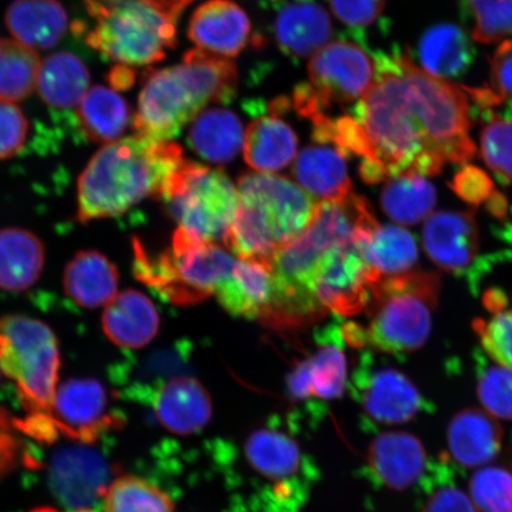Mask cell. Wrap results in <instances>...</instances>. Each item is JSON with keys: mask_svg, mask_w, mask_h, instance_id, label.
I'll list each match as a JSON object with an SVG mask.
<instances>
[{"mask_svg": "<svg viewBox=\"0 0 512 512\" xmlns=\"http://www.w3.org/2000/svg\"><path fill=\"white\" fill-rule=\"evenodd\" d=\"M375 75L352 107L350 155L361 158L364 182L402 175L434 176L475 155L471 102L464 88L416 66L411 57L374 56Z\"/></svg>", "mask_w": 512, "mask_h": 512, "instance_id": "obj_1", "label": "cell"}, {"mask_svg": "<svg viewBox=\"0 0 512 512\" xmlns=\"http://www.w3.org/2000/svg\"><path fill=\"white\" fill-rule=\"evenodd\" d=\"M377 224L361 196L317 203L309 226L273 256V298L261 322L273 329H293L322 319L326 309L316 296V280L325 255Z\"/></svg>", "mask_w": 512, "mask_h": 512, "instance_id": "obj_2", "label": "cell"}, {"mask_svg": "<svg viewBox=\"0 0 512 512\" xmlns=\"http://www.w3.org/2000/svg\"><path fill=\"white\" fill-rule=\"evenodd\" d=\"M181 147L136 134L106 144L89 160L78 182V221L123 215L146 197L158 200L183 162Z\"/></svg>", "mask_w": 512, "mask_h": 512, "instance_id": "obj_3", "label": "cell"}, {"mask_svg": "<svg viewBox=\"0 0 512 512\" xmlns=\"http://www.w3.org/2000/svg\"><path fill=\"white\" fill-rule=\"evenodd\" d=\"M238 92V68L227 57L191 49L179 66L146 76L133 128L139 136L170 142L210 102L229 104Z\"/></svg>", "mask_w": 512, "mask_h": 512, "instance_id": "obj_4", "label": "cell"}, {"mask_svg": "<svg viewBox=\"0 0 512 512\" xmlns=\"http://www.w3.org/2000/svg\"><path fill=\"white\" fill-rule=\"evenodd\" d=\"M239 207L226 246L240 260L264 262L304 232L317 203L285 177L246 174L239 179Z\"/></svg>", "mask_w": 512, "mask_h": 512, "instance_id": "obj_5", "label": "cell"}, {"mask_svg": "<svg viewBox=\"0 0 512 512\" xmlns=\"http://www.w3.org/2000/svg\"><path fill=\"white\" fill-rule=\"evenodd\" d=\"M440 291L438 274L411 271L381 278L371 288L368 325H342L352 348H375L389 354L418 350L431 334Z\"/></svg>", "mask_w": 512, "mask_h": 512, "instance_id": "obj_6", "label": "cell"}, {"mask_svg": "<svg viewBox=\"0 0 512 512\" xmlns=\"http://www.w3.org/2000/svg\"><path fill=\"white\" fill-rule=\"evenodd\" d=\"M94 18L89 47L118 64L142 67L162 61L176 46V23L159 0H85Z\"/></svg>", "mask_w": 512, "mask_h": 512, "instance_id": "obj_7", "label": "cell"}, {"mask_svg": "<svg viewBox=\"0 0 512 512\" xmlns=\"http://www.w3.org/2000/svg\"><path fill=\"white\" fill-rule=\"evenodd\" d=\"M60 366L59 342L48 325L22 315L0 318V369L16 383L29 414L53 405Z\"/></svg>", "mask_w": 512, "mask_h": 512, "instance_id": "obj_8", "label": "cell"}, {"mask_svg": "<svg viewBox=\"0 0 512 512\" xmlns=\"http://www.w3.org/2000/svg\"><path fill=\"white\" fill-rule=\"evenodd\" d=\"M194 238L226 246L239 207V191L220 170L184 159L158 197Z\"/></svg>", "mask_w": 512, "mask_h": 512, "instance_id": "obj_9", "label": "cell"}, {"mask_svg": "<svg viewBox=\"0 0 512 512\" xmlns=\"http://www.w3.org/2000/svg\"><path fill=\"white\" fill-rule=\"evenodd\" d=\"M123 425L124 416L111 407L104 386L91 379L64 382L47 413L29 414L17 421L19 431L43 445L61 437L95 444Z\"/></svg>", "mask_w": 512, "mask_h": 512, "instance_id": "obj_10", "label": "cell"}, {"mask_svg": "<svg viewBox=\"0 0 512 512\" xmlns=\"http://www.w3.org/2000/svg\"><path fill=\"white\" fill-rule=\"evenodd\" d=\"M309 81L293 91L294 110L305 119L316 120L334 105L361 99L375 75V62L360 43L339 38L312 56Z\"/></svg>", "mask_w": 512, "mask_h": 512, "instance_id": "obj_11", "label": "cell"}, {"mask_svg": "<svg viewBox=\"0 0 512 512\" xmlns=\"http://www.w3.org/2000/svg\"><path fill=\"white\" fill-rule=\"evenodd\" d=\"M243 452L256 475L272 484L277 507L293 512L304 502L313 471L302 448L290 435L277 428H259L249 434Z\"/></svg>", "mask_w": 512, "mask_h": 512, "instance_id": "obj_12", "label": "cell"}, {"mask_svg": "<svg viewBox=\"0 0 512 512\" xmlns=\"http://www.w3.org/2000/svg\"><path fill=\"white\" fill-rule=\"evenodd\" d=\"M94 444L57 448L46 463L48 488L69 512H101L114 466Z\"/></svg>", "mask_w": 512, "mask_h": 512, "instance_id": "obj_13", "label": "cell"}, {"mask_svg": "<svg viewBox=\"0 0 512 512\" xmlns=\"http://www.w3.org/2000/svg\"><path fill=\"white\" fill-rule=\"evenodd\" d=\"M166 254L191 305L214 294L238 262L216 243L198 240L181 228L176 230Z\"/></svg>", "mask_w": 512, "mask_h": 512, "instance_id": "obj_14", "label": "cell"}, {"mask_svg": "<svg viewBox=\"0 0 512 512\" xmlns=\"http://www.w3.org/2000/svg\"><path fill=\"white\" fill-rule=\"evenodd\" d=\"M137 400L149 402L159 424L177 435L200 432L213 415L208 390L189 376H175L158 382Z\"/></svg>", "mask_w": 512, "mask_h": 512, "instance_id": "obj_15", "label": "cell"}, {"mask_svg": "<svg viewBox=\"0 0 512 512\" xmlns=\"http://www.w3.org/2000/svg\"><path fill=\"white\" fill-rule=\"evenodd\" d=\"M354 384L364 412L380 424H403L420 411L418 389L401 371L360 368Z\"/></svg>", "mask_w": 512, "mask_h": 512, "instance_id": "obj_16", "label": "cell"}, {"mask_svg": "<svg viewBox=\"0 0 512 512\" xmlns=\"http://www.w3.org/2000/svg\"><path fill=\"white\" fill-rule=\"evenodd\" d=\"M188 36L198 49L233 59L252 40V24L233 0H208L192 15Z\"/></svg>", "mask_w": 512, "mask_h": 512, "instance_id": "obj_17", "label": "cell"}, {"mask_svg": "<svg viewBox=\"0 0 512 512\" xmlns=\"http://www.w3.org/2000/svg\"><path fill=\"white\" fill-rule=\"evenodd\" d=\"M332 23L319 0H285L274 19V37L283 54L299 62L330 42Z\"/></svg>", "mask_w": 512, "mask_h": 512, "instance_id": "obj_18", "label": "cell"}, {"mask_svg": "<svg viewBox=\"0 0 512 512\" xmlns=\"http://www.w3.org/2000/svg\"><path fill=\"white\" fill-rule=\"evenodd\" d=\"M422 241L428 256L443 270H465L479 247L475 216L465 211H437L427 217Z\"/></svg>", "mask_w": 512, "mask_h": 512, "instance_id": "obj_19", "label": "cell"}, {"mask_svg": "<svg viewBox=\"0 0 512 512\" xmlns=\"http://www.w3.org/2000/svg\"><path fill=\"white\" fill-rule=\"evenodd\" d=\"M368 467L377 482L394 490L413 485L424 473L427 454L418 438L406 432H387L371 443Z\"/></svg>", "mask_w": 512, "mask_h": 512, "instance_id": "obj_20", "label": "cell"}, {"mask_svg": "<svg viewBox=\"0 0 512 512\" xmlns=\"http://www.w3.org/2000/svg\"><path fill=\"white\" fill-rule=\"evenodd\" d=\"M159 324L156 306L136 290L117 294L102 315V329L107 338L125 349L145 347L158 334Z\"/></svg>", "mask_w": 512, "mask_h": 512, "instance_id": "obj_21", "label": "cell"}, {"mask_svg": "<svg viewBox=\"0 0 512 512\" xmlns=\"http://www.w3.org/2000/svg\"><path fill=\"white\" fill-rule=\"evenodd\" d=\"M347 159L336 145L315 143L299 153L293 176L310 195L341 201L352 194Z\"/></svg>", "mask_w": 512, "mask_h": 512, "instance_id": "obj_22", "label": "cell"}, {"mask_svg": "<svg viewBox=\"0 0 512 512\" xmlns=\"http://www.w3.org/2000/svg\"><path fill=\"white\" fill-rule=\"evenodd\" d=\"M215 294L230 315L260 319L273 298L271 266L259 261L240 260Z\"/></svg>", "mask_w": 512, "mask_h": 512, "instance_id": "obj_23", "label": "cell"}, {"mask_svg": "<svg viewBox=\"0 0 512 512\" xmlns=\"http://www.w3.org/2000/svg\"><path fill=\"white\" fill-rule=\"evenodd\" d=\"M5 24L19 43L34 50L56 46L68 29V16L59 0H15Z\"/></svg>", "mask_w": 512, "mask_h": 512, "instance_id": "obj_24", "label": "cell"}, {"mask_svg": "<svg viewBox=\"0 0 512 512\" xmlns=\"http://www.w3.org/2000/svg\"><path fill=\"white\" fill-rule=\"evenodd\" d=\"M119 272L98 251H82L69 261L63 275L67 296L86 309L107 305L117 296Z\"/></svg>", "mask_w": 512, "mask_h": 512, "instance_id": "obj_25", "label": "cell"}, {"mask_svg": "<svg viewBox=\"0 0 512 512\" xmlns=\"http://www.w3.org/2000/svg\"><path fill=\"white\" fill-rule=\"evenodd\" d=\"M448 447L456 462L466 467L491 462L502 448L503 432L496 418L480 409H466L451 422Z\"/></svg>", "mask_w": 512, "mask_h": 512, "instance_id": "obj_26", "label": "cell"}, {"mask_svg": "<svg viewBox=\"0 0 512 512\" xmlns=\"http://www.w3.org/2000/svg\"><path fill=\"white\" fill-rule=\"evenodd\" d=\"M297 147L296 132L279 115H260L247 128L243 155L254 170L279 171L296 157Z\"/></svg>", "mask_w": 512, "mask_h": 512, "instance_id": "obj_27", "label": "cell"}, {"mask_svg": "<svg viewBox=\"0 0 512 512\" xmlns=\"http://www.w3.org/2000/svg\"><path fill=\"white\" fill-rule=\"evenodd\" d=\"M46 249L34 233L22 228L0 230V288L21 292L34 286L44 267Z\"/></svg>", "mask_w": 512, "mask_h": 512, "instance_id": "obj_28", "label": "cell"}, {"mask_svg": "<svg viewBox=\"0 0 512 512\" xmlns=\"http://www.w3.org/2000/svg\"><path fill=\"white\" fill-rule=\"evenodd\" d=\"M475 56L470 38L453 24L434 25L418 44L422 69L440 79L459 78L472 66Z\"/></svg>", "mask_w": 512, "mask_h": 512, "instance_id": "obj_29", "label": "cell"}, {"mask_svg": "<svg viewBox=\"0 0 512 512\" xmlns=\"http://www.w3.org/2000/svg\"><path fill=\"white\" fill-rule=\"evenodd\" d=\"M76 117L89 142L106 145L121 139L130 124L131 108L113 89L94 86L79 102Z\"/></svg>", "mask_w": 512, "mask_h": 512, "instance_id": "obj_30", "label": "cell"}, {"mask_svg": "<svg viewBox=\"0 0 512 512\" xmlns=\"http://www.w3.org/2000/svg\"><path fill=\"white\" fill-rule=\"evenodd\" d=\"M188 142L191 149L208 162H232L243 146L241 120L223 108H210L194 119Z\"/></svg>", "mask_w": 512, "mask_h": 512, "instance_id": "obj_31", "label": "cell"}, {"mask_svg": "<svg viewBox=\"0 0 512 512\" xmlns=\"http://www.w3.org/2000/svg\"><path fill=\"white\" fill-rule=\"evenodd\" d=\"M89 82L88 68L78 56L56 53L41 62L36 87L47 105L64 110L79 105L89 89Z\"/></svg>", "mask_w": 512, "mask_h": 512, "instance_id": "obj_32", "label": "cell"}, {"mask_svg": "<svg viewBox=\"0 0 512 512\" xmlns=\"http://www.w3.org/2000/svg\"><path fill=\"white\" fill-rule=\"evenodd\" d=\"M315 338L319 347L309 358L312 399L330 401L341 398L348 379L342 325H325L316 331Z\"/></svg>", "mask_w": 512, "mask_h": 512, "instance_id": "obj_33", "label": "cell"}, {"mask_svg": "<svg viewBox=\"0 0 512 512\" xmlns=\"http://www.w3.org/2000/svg\"><path fill=\"white\" fill-rule=\"evenodd\" d=\"M437 191L425 176L389 178L381 194V207L396 223L413 226L433 214Z\"/></svg>", "mask_w": 512, "mask_h": 512, "instance_id": "obj_34", "label": "cell"}, {"mask_svg": "<svg viewBox=\"0 0 512 512\" xmlns=\"http://www.w3.org/2000/svg\"><path fill=\"white\" fill-rule=\"evenodd\" d=\"M368 264L380 278L413 271L418 261V245L407 229L377 224L366 248Z\"/></svg>", "mask_w": 512, "mask_h": 512, "instance_id": "obj_35", "label": "cell"}, {"mask_svg": "<svg viewBox=\"0 0 512 512\" xmlns=\"http://www.w3.org/2000/svg\"><path fill=\"white\" fill-rule=\"evenodd\" d=\"M40 66L36 50L16 40L0 42V100L28 98L37 85Z\"/></svg>", "mask_w": 512, "mask_h": 512, "instance_id": "obj_36", "label": "cell"}, {"mask_svg": "<svg viewBox=\"0 0 512 512\" xmlns=\"http://www.w3.org/2000/svg\"><path fill=\"white\" fill-rule=\"evenodd\" d=\"M488 318L477 319L475 328L480 343L492 360L512 369V298L508 300L496 290L485 294Z\"/></svg>", "mask_w": 512, "mask_h": 512, "instance_id": "obj_37", "label": "cell"}, {"mask_svg": "<svg viewBox=\"0 0 512 512\" xmlns=\"http://www.w3.org/2000/svg\"><path fill=\"white\" fill-rule=\"evenodd\" d=\"M175 503L156 484L136 476L115 479L108 488L101 512H172Z\"/></svg>", "mask_w": 512, "mask_h": 512, "instance_id": "obj_38", "label": "cell"}, {"mask_svg": "<svg viewBox=\"0 0 512 512\" xmlns=\"http://www.w3.org/2000/svg\"><path fill=\"white\" fill-rule=\"evenodd\" d=\"M490 85L465 87V92L483 113L504 107L503 115L512 117V41L505 40L491 57Z\"/></svg>", "mask_w": 512, "mask_h": 512, "instance_id": "obj_39", "label": "cell"}, {"mask_svg": "<svg viewBox=\"0 0 512 512\" xmlns=\"http://www.w3.org/2000/svg\"><path fill=\"white\" fill-rule=\"evenodd\" d=\"M462 9L473 40L490 44L512 37V0H462Z\"/></svg>", "mask_w": 512, "mask_h": 512, "instance_id": "obj_40", "label": "cell"}, {"mask_svg": "<svg viewBox=\"0 0 512 512\" xmlns=\"http://www.w3.org/2000/svg\"><path fill=\"white\" fill-rule=\"evenodd\" d=\"M483 114L480 155L498 177L512 183V117L494 112Z\"/></svg>", "mask_w": 512, "mask_h": 512, "instance_id": "obj_41", "label": "cell"}, {"mask_svg": "<svg viewBox=\"0 0 512 512\" xmlns=\"http://www.w3.org/2000/svg\"><path fill=\"white\" fill-rule=\"evenodd\" d=\"M471 497L484 512H512V471L483 467L471 479Z\"/></svg>", "mask_w": 512, "mask_h": 512, "instance_id": "obj_42", "label": "cell"}, {"mask_svg": "<svg viewBox=\"0 0 512 512\" xmlns=\"http://www.w3.org/2000/svg\"><path fill=\"white\" fill-rule=\"evenodd\" d=\"M477 392L485 412L494 418L512 419V369L501 364L486 369Z\"/></svg>", "mask_w": 512, "mask_h": 512, "instance_id": "obj_43", "label": "cell"}, {"mask_svg": "<svg viewBox=\"0 0 512 512\" xmlns=\"http://www.w3.org/2000/svg\"><path fill=\"white\" fill-rule=\"evenodd\" d=\"M29 121L14 102L0 100V159L21 152L27 143Z\"/></svg>", "mask_w": 512, "mask_h": 512, "instance_id": "obj_44", "label": "cell"}, {"mask_svg": "<svg viewBox=\"0 0 512 512\" xmlns=\"http://www.w3.org/2000/svg\"><path fill=\"white\" fill-rule=\"evenodd\" d=\"M334 15L352 30H362L382 15L386 0H326Z\"/></svg>", "mask_w": 512, "mask_h": 512, "instance_id": "obj_45", "label": "cell"}, {"mask_svg": "<svg viewBox=\"0 0 512 512\" xmlns=\"http://www.w3.org/2000/svg\"><path fill=\"white\" fill-rule=\"evenodd\" d=\"M453 189L465 201L478 204L492 195L491 179L475 166H466L454 177Z\"/></svg>", "mask_w": 512, "mask_h": 512, "instance_id": "obj_46", "label": "cell"}, {"mask_svg": "<svg viewBox=\"0 0 512 512\" xmlns=\"http://www.w3.org/2000/svg\"><path fill=\"white\" fill-rule=\"evenodd\" d=\"M422 512H479L472 497L454 486H444L433 492Z\"/></svg>", "mask_w": 512, "mask_h": 512, "instance_id": "obj_47", "label": "cell"}, {"mask_svg": "<svg viewBox=\"0 0 512 512\" xmlns=\"http://www.w3.org/2000/svg\"><path fill=\"white\" fill-rule=\"evenodd\" d=\"M287 394L294 402L312 399L309 358L294 364L287 376Z\"/></svg>", "mask_w": 512, "mask_h": 512, "instance_id": "obj_48", "label": "cell"}, {"mask_svg": "<svg viewBox=\"0 0 512 512\" xmlns=\"http://www.w3.org/2000/svg\"><path fill=\"white\" fill-rule=\"evenodd\" d=\"M19 451V441L12 434L8 415L0 411V475L15 465Z\"/></svg>", "mask_w": 512, "mask_h": 512, "instance_id": "obj_49", "label": "cell"}, {"mask_svg": "<svg viewBox=\"0 0 512 512\" xmlns=\"http://www.w3.org/2000/svg\"><path fill=\"white\" fill-rule=\"evenodd\" d=\"M134 78H136V72H134L133 68L123 66V64H118L108 75L111 85L115 89H120V91L130 88L133 85Z\"/></svg>", "mask_w": 512, "mask_h": 512, "instance_id": "obj_50", "label": "cell"}, {"mask_svg": "<svg viewBox=\"0 0 512 512\" xmlns=\"http://www.w3.org/2000/svg\"><path fill=\"white\" fill-rule=\"evenodd\" d=\"M160 3H163L166 9H168L171 14H174L177 18L181 16L182 11L187 8V6L192 2V0H159Z\"/></svg>", "mask_w": 512, "mask_h": 512, "instance_id": "obj_51", "label": "cell"}, {"mask_svg": "<svg viewBox=\"0 0 512 512\" xmlns=\"http://www.w3.org/2000/svg\"><path fill=\"white\" fill-rule=\"evenodd\" d=\"M30 512H60V511H57L53 508H38V509L32 510Z\"/></svg>", "mask_w": 512, "mask_h": 512, "instance_id": "obj_52", "label": "cell"}, {"mask_svg": "<svg viewBox=\"0 0 512 512\" xmlns=\"http://www.w3.org/2000/svg\"><path fill=\"white\" fill-rule=\"evenodd\" d=\"M261 2H264V3H277V2H279V0H261Z\"/></svg>", "mask_w": 512, "mask_h": 512, "instance_id": "obj_53", "label": "cell"}]
</instances>
